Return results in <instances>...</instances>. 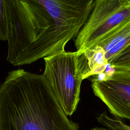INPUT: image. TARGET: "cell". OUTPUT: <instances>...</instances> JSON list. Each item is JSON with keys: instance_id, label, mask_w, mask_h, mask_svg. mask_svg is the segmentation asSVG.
<instances>
[{"instance_id": "1", "label": "cell", "mask_w": 130, "mask_h": 130, "mask_svg": "<svg viewBox=\"0 0 130 130\" xmlns=\"http://www.w3.org/2000/svg\"><path fill=\"white\" fill-rule=\"evenodd\" d=\"M95 0H6L7 60L29 64L64 51L87 21Z\"/></svg>"}, {"instance_id": "2", "label": "cell", "mask_w": 130, "mask_h": 130, "mask_svg": "<svg viewBox=\"0 0 130 130\" xmlns=\"http://www.w3.org/2000/svg\"><path fill=\"white\" fill-rule=\"evenodd\" d=\"M42 75L19 69L0 86V130H78Z\"/></svg>"}, {"instance_id": "3", "label": "cell", "mask_w": 130, "mask_h": 130, "mask_svg": "<svg viewBox=\"0 0 130 130\" xmlns=\"http://www.w3.org/2000/svg\"><path fill=\"white\" fill-rule=\"evenodd\" d=\"M43 75L67 116L76 110L83 79L77 64V52L65 50L44 58Z\"/></svg>"}, {"instance_id": "4", "label": "cell", "mask_w": 130, "mask_h": 130, "mask_svg": "<svg viewBox=\"0 0 130 130\" xmlns=\"http://www.w3.org/2000/svg\"><path fill=\"white\" fill-rule=\"evenodd\" d=\"M130 19V0H95L89 17L75 38L77 51L83 52Z\"/></svg>"}, {"instance_id": "5", "label": "cell", "mask_w": 130, "mask_h": 130, "mask_svg": "<svg viewBox=\"0 0 130 130\" xmlns=\"http://www.w3.org/2000/svg\"><path fill=\"white\" fill-rule=\"evenodd\" d=\"M130 44V19L103 38L92 48L77 52V63L83 79L104 73L109 62Z\"/></svg>"}, {"instance_id": "6", "label": "cell", "mask_w": 130, "mask_h": 130, "mask_svg": "<svg viewBox=\"0 0 130 130\" xmlns=\"http://www.w3.org/2000/svg\"><path fill=\"white\" fill-rule=\"evenodd\" d=\"M94 76L91 80L94 95L113 116L130 120V71L112 69Z\"/></svg>"}, {"instance_id": "7", "label": "cell", "mask_w": 130, "mask_h": 130, "mask_svg": "<svg viewBox=\"0 0 130 130\" xmlns=\"http://www.w3.org/2000/svg\"><path fill=\"white\" fill-rule=\"evenodd\" d=\"M96 119L99 123L111 130H130V125L123 119L111 116L106 112L99 114Z\"/></svg>"}, {"instance_id": "8", "label": "cell", "mask_w": 130, "mask_h": 130, "mask_svg": "<svg viewBox=\"0 0 130 130\" xmlns=\"http://www.w3.org/2000/svg\"><path fill=\"white\" fill-rule=\"evenodd\" d=\"M107 67L116 70L130 71V44L112 58Z\"/></svg>"}, {"instance_id": "9", "label": "cell", "mask_w": 130, "mask_h": 130, "mask_svg": "<svg viewBox=\"0 0 130 130\" xmlns=\"http://www.w3.org/2000/svg\"><path fill=\"white\" fill-rule=\"evenodd\" d=\"M9 36V21L6 0H0V41H7Z\"/></svg>"}, {"instance_id": "10", "label": "cell", "mask_w": 130, "mask_h": 130, "mask_svg": "<svg viewBox=\"0 0 130 130\" xmlns=\"http://www.w3.org/2000/svg\"><path fill=\"white\" fill-rule=\"evenodd\" d=\"M0 86H1V85H0Z\"/></svg>"}]
</instances>
